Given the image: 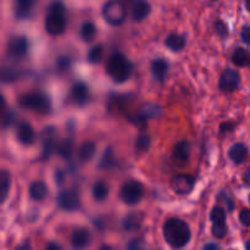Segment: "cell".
Returning a JSON list of instances; mask_svg holds the SVG:
<instances>
[{"label": "cell", "mask_w": 250, "mask_h": 250, "mask_svg": "<svg viewBox=\"0 0 250 250\" xmlns=\"http://www.w3.org/2000/svg\"><path fill=\"white\" fill-rule=\"evenodd\" d=\"M164 237L172 248H183L190 239L189 226L181 219H170L164 225Z\"/></svg>", "instance_id": "cell-1"}, {"label": "cell", "mask_w": 250, "mask_h": 250, "mask_svg": "<svg viewBox=\"0 0 250 250\" xmlns=\"http://www.w3.org/2000/svg\"><path fill=\"white\" fill-rule=\"evenodd\" d=\"M106 72L112 81L117 83H124L131 77L133 72V65L131 61L121 53H115L110 56L106 65Z\"/></svg>", "instance_id": "cell-2"}, {"label": "cell", "mask_w": 250, "mask_h": 250, "mask_svg": "<svg viewBox=\"0 0 250 250\" xmlns=\"http://www.w3.org/2000/svg\"><path fill=\"white\" fill-rule=\"evenodd\" d=\"M66 28V9L61 1L51 2L45 19V29L51 36L63 33Z\"/></svg>", "instance_id": "cell-3"}, {"label": "cell", "mask_w": 250, "mask_h": 250, "mask_svg": "<svg viewBox=\"0 0 250 250\" xmlns=\"http://www.w3.org/2000/svg\"><path fill=\"white\" fill-rule=\"evenodd\" d=\"M19 104L23 109L32 110L41 115H46L50 112L51 103L45 93L32 92L21 95L19 98Z\"/></svg>", "instance_id": "cell-4"}, {"label": "cell", "mask_w": 250, "mask_h": 250, "mask_svg": "<svg viewBox=\"0 0 250 250\" xmlns=\"http://www.w3.org/2000/svg\"><path fill=\"white\" fill-rule=\"evenodd\" d=\"M103 16L105 21L111 26H120L125 22L127 16V10L124 2L119 0H112L106 2L103 7Z\"/></svg>", "instance_id": "cell-5"}, {"label": "cell", "mask_w": 250, "mask_h": 250, "mask_svg": "<svg viewBox=\"0 0 250 250\" xmlns=\"http://www.w3.org/2000/svg\"><path fill=\"white\" fill-rule=\"evenodd\" d=\"M144 195V188L138 181H127L120 190V198L127 205H136L142 200Z\"/></svg>", "instance_id": "cell-6"}, {"label": "cell", "mask_w": 250, "mask_h": 250, "mask_svg": "<svg viewBox=\"0 0 250 250\" xmlns=\"http://www.w3.org/2000/svg\"><path fill=\"white\" fill-rule=\"evenodd\" d=\"M194 185L195 180L190 175H176L171 178V188L180 195L189 194Z\"/></svg>", "instance_id": "cell-7"}, {"label": "cell", "mask_w": 250, "mask_h": 250, "mask_svg": "<svg viewBox=\"0 0 250 250\" xmlns=\"http://www.w3.org/2000/svg\"><path fill=\"white\" fill-rule=\"evenodd\" d=\"M239 83H241L239 73L232 68H227L220 77L219 87L222 92H233L239 87Z\"/></svg>", "instance_id": "cell-8"}, {"label": "cell", "mask_w": 250, "mask_h": 250, "mask_svg": "<svg viewBox=\"0 0 250 250\" xmlns=\"http://www.w3.org/2000/svg\"><path fill=\"white\" fill-rule=\"evenodd\" d=\"M58 203L61 209L73 211V210L80 208V197H78V193L76 190H63L59 194Z\"/></svg>", "instance_id": "cell-9"}, {"label": "cell", "mask_w": 250, "mask_h": 250, "mask_svg": "<svg viewBox=\"0 0 250 250\" xmlns=\"http://www.w3.org/2000/svg\"><path fill=\"white\" fill-rule=\"evenodd\" d=\"M28 51V42L24 37H14L7 44V53L12 58H23Z\"/></svg>", "instance_id": "cell-10"}, {"label": "cell", "mask_w": 250, "mask_h": 250, "mask_svg": "<svg viewBox=\"0 0 250 250\" xmlns=\"http://www.w3.org/2000/svg\"><path fill=\"white\" fill-rule=\"evenodd\" d=\"M70 95L75 104L82 106V105L87 104L88 100H89V88L85 83L77 82L73 84Z\"/></svg>", "instance_id": "cell-11"}, {"label": "cell", "mask_w": 250, "mask_h": 250, "mask_svg": "<svg viewBox=\"0 0 250 250\" xmlns=\"http://www.w3.org/2000/svg\"><path fill=\"white\" fill-rule=\"evenodd\" d=\"M17 139L23 146H32L36 139V133H34L33 128L27 122H21L17 127Z\"/></svg>", "instance_id": "cell-12"}, {"label": "cell", "mask_w": 250, "mask_h": 250, "mask_svg": "<svg viewBox=\"0 0 250 250\" xmlns=\"http://www.w3.org/2000/svg\"><path fill=\"white\" fill-rule=\"evenodd\" d=\"M90 233L85 229H77L71 237V243L76 250H82L89 244Z\"/></svg>", "instance_id": "cell-13"}, {"label": "cell", "mask_w": 250, "mask_h": 250, "mask_svg": "<svg viewBox=\"0 0 250 250\" xmlns=\"http://www.w3.org/2000/svg\"><path fill=\"white\" fill-rule=\"evenodd\" d=\"M150 14V5L146 0H138L132 7V17L136 21H143Z\"/></svg>", "instance_id": "cell-14"}, {"label": "cell", "mask_w": 250, "mask_h": 250, "mask_svg": "<svg viewBox=\"0 0 250 250\" xmlns=\"http://www.w3.org/2000/svg\"><path fill=\"white\" fill-rule=\"evenodd\" d=\"M168 71V65L163 59H155L151 62V72L158 82H164Z\"/></svg>", "instance_id": "cell-15"}, {"label": "cell", "mask_w": 250, "mask_h": 250, "mask_svg": "<svg viewBox=\"0 0 250 250\" xmlns=\"http://www.w3.org/2000/svg\"><path fill=\"white\" fill-rule=\"evenodd\" d=\"M144 220V215L142 212H132L127 215L124 220V229L127 231H136L142 226V222Z\"/></svg>", "instance_id": "cell-16"}, {"label": "cell", "mask_w": 250, "mask_h": 250, "mask_svg": "<svg viewBox=\"0 0 250 250\" xmlns=\"http://www.w3.org/2000/svg\"><path fill=\"white\" fill-rule=\"evenodd\" d=\"M229 159L233 161L234 164H242L248 156V148L244 144L237 143L229 149Z\"/></svg>", "instance_id": "cell-17"}, {"label": "cell", "mask_w": 250, "mask_h": 250, "mask_svg": "<svg viewBox=\"0 0 250 250\" xmlns=\"http://www.w3.org/2000/svg\"><path fill=\"white\" fill-rule=\"evenodd\" d=\"M11 187V176L9 171L0 170V204L6 200Z\"/></svg>", "instance_id": "cell-18"}, {"label": "cell", "mask_w": 250, "mask_h": 250, "mask_svg": "<svg viewBox=\"0 0 250 250\" xmlns=\"http://www.w3.org/2000/svg\"><path fill=\"white\" fill-rule=\"evenodd\" d=\"M29 195L32 199L37 200V202L44 200L48 195V187L45 186V183L41 182V181L33 182L29 187Z\"/></svg>", "instance_id": "cell-19"}, {"label": "cell", "mask_w": 250, "mask_h": 250, "mask_svg": "<svg viewBox=\"0 0 250 250\" xmlns=\"http://www.w3.org/2000/svg\"><path fill=\"white\" fill-rule=\"evenodd\" d=\"M190 155V146L187 141H181L173 149V156L181 163H186Z\"/></svg>", "instance_id": "cell-20"}, {"label": "cell", "mask_w": 250, "mask_h": 250, "mask_svg": "<svg viewBox=\"0 0 250 250\" xmlns=\"http://www.w3.org/2000/svg\"><path fill=\"white\" fill-rule=\"evenodd\" d=\"M54 132H55V129H54L53 127H49V128L45 129L46 137H44L43 142V154L45 158H49L56 148V142L53 137Z\"/></svg>", "instance_id": "cell-21"}, {"label": "cell", "mask_w": 250, "mask_h": 250, "mask_svg": "<svg viewBox=\"0 0 250 250\" xmlns=\"http://www.w3.org/2000/svg\"><path fill=\"white\" fill-rule=\"evenodd\" d=\"M166 46H167L170 50L172 51H180L185 48L186 45V38L181 34L177 33H172L166 38L165 41Z\"/></svg>", "instance_id": "cell-22"}, {"label": "cell", "mask_w": 250, "mask_h": 250, "mask_svg": "<svg viewBox=\"0 0 250 250\" xmlns=\"http://www.w3.org/2000/svg\"><path fill=\"white\" fill-rule=\"evenodd\" d=\"M92 194L93 198H94L97 202H104L107 198V195H109V187H107V185L104 181H98V182L93 186Z\"/></svg>", "instance_id": "cell-23"}, {"label": "cell", "mask_w": 250, "mask_h": 250, "mask_svg": "<svg viewBox=\"0 0 250 250\" xmlns=\"http://www.w3.org/2000/svg\"><path fill=\"white\" fill-rule=\"evenodd\" d=\"M95 144L93 142H84V143L81 146L80 151H78V156H80V160L83 163H87L90 159L94 156L95 154Z\"/></svg>", "instance_id": "cell-24"}, {"label": "cell", "mask_w": 250, "mask_h": 250, "mask_svg": "<svg viewBox=\"0 0 250 250\" xmlns=\"http://www.w3.org/2000/svg\"><path fill=\"white\" fill-rule=\"evenodd\" d=\"M55 150L58 151L59 155L63 159H70L73 153V142L72 139H63L60 143L56 144Z\"/></svg>", "instance_id": "cell-25"}, {"label": "cell", "mask_w": 250, "mask_h": 250, "mask_svg": "<svg viewBox=\"0 0 250 250\" xmlns=\"http://www.w3.org/2000/svg\"><path fill=\"white\" fill-rule=\"evenodd\" d=\"M32 9H33V4H28L21 0H16L15 2V14L19 19H28L32 14Z\"/></svg>", "instance_id": "cell-26"}, {"label": "cell", "mask_w": 250, "mask_h": 250, "mask_svg": "<svg viewBox=\"0 0 250 250\" xmlns=\"http://www.w3.org/2000/svg\"><path fill=\"white\" fill-rule=\"evenodd\" d=\"M249 53L243 48H237L232 54V61L234 65L239 67H244L247 63H249Z\"/></svg>", "instance_id": "cell-27"}, {"label": "cell", "mask_w": 250, "mask_h": 250, "mask_svg": "<svg viewBox=\"0 0 250 250\" xmlns=\"http://www.w3.org/2000/svg\"><path fill=\"white\" fill-rule=\"evenodd\" d=\"M97 34V27L92 22H85L81 27V38L84 42H92Z\"/></svg>", "instance_id": "cell-28"}, {"label": "cell", "mask_w": 250, "mask_h": 250, "mask_svg": "<svg viewBox=\"0 0 250 250\" xmlns=\"http://www.w3.org/2000/svg\"><path fill=\"white\" fill-rule=\"evenodd\" d=\"M161 112V109L158 106V105H146V106L142 107L141 112H139L137 116L139 117V119H142L143 121H146V119H148V117H154V116H159Z\"/></svg>", "instance_id": "cell-29"}, {"label": "cell", "mask_w": 250, "mask_h": 250, "mask_svg": "<svg viewBox=\"0 0 250 250\" xmlns=\"http://www.w3.org/2000/svg\"><path fill=\"white\" fill-rule=\"evenodd\" d=\"M150 146V138L146 134H141L136 142V150L138 153H144Z\"/></svg>", "instance_id": "cell-30"}, {"label": "cell", "mask_w": 250, "mask_h": 250, "mask_svg": "<svg viewBox=\"0 0 250 250\" xmlns=\"http://www.w3.org/2000/svg\"><path fill=\"white\" fill-rule=\"evenodd\" d=\"M211 221L212 224H224V222H226V212L222 208L216 207L212 209Z\"/></svg>", "instance_id": "cell-31"}, {"label": "cell", "mask_w": 250, "mask_h": 250, "mask_svg": "<svg viewBox=\"0 0 250 250\" xmlns=\"http://www.w3.org/2000/svg\"><path fill=\"white\" fill-rule=\"evenodd\" d=\"M103 54H104V50H103L102 46H94V48L89 51V54H88V60L92 63H98L103 59Z\"/></svg>", "instance_id": "cell-32"}, {"label": "cell", "mask_w": 250, "mask_h": 250, "mask_svg": "<svg viewBox=\"0 0 250 250\" xmlns=\"http://www.w3.org/2000/svg\"><path fill=\"white\" fill-rule=\"evenodd\" d=\"M212 234H214L216 238H224L227 234V226L226 222L224 224H212Z\"/></svg>", "instance_id": "cell-33"}, {"label": "cell", "mask_w": 250, "mask_h": 250, "mask_svg": "<svg viewBox=\"0 0 250 250\" xmlns=\"http://www.w3.org/2000/svg\"><path fill=\"white\" fill-rule=\"evenodd\" d=\"M115 165L114 155H112L111 149H107L104 153V156H103V160L100 161V167H111V166Z\"/></svg>", "instance_id": "cell-34"}, {"label": "cell", "mask_w": 250, "mask_h": 250, "mask_svg": "<svg viewBox=\"0 0 250 250\" xmlns=\"http://www.w3.org/2000/svg\"><path fill=\"white\" fill-rule=\"evenodd\" d=\"M239 220H241V222L244 225V226L250 227V210L248 209L242 210L241 214H239Z\"/></svg>", "instance_id": "cell-35"}, {"label": "cell", "mask_w": 250, "mask_h": 250, "mask_svg": "<svg viewBox=\"0 0 250 250\" xmlns=\"http://www.w3.org/2000/svg\"><path fill=\"white\" fill-rule=\"evenodd\" d=\"M216 29H217V32H219V34L221 37H226L227 34H229V29H227V26L224 23V22H221V21L217 22Z\"/></svg>", "instance_id": "cell-36"}, {"label": "cell", "mask_w": 250, "mask_h": 250, "mask_svg": "<svg viewBox=\"0 0 250 250\" xmlns=\"http://www.w3.org/2000/svg\"><path fill=\"white\" fill-rule=\"evenodd\" d=\"M127 250H142V243L138 239H134L127 247Z\"/></svg>", "instance_id": "cell-37"}, {"label": "cell", "mask_w": 250, "mask_h": 250, "mask_svg": "<svg viewBox=\"0 0 250 250\" xmlns=\"http://www.w3.org/2000/svg\"><path fill=\"white\" fill-rule=\"evenodd\" d=\"M5 111H6V102H5L4 97L0 93V119L5 115Z\"/></svg>", "instance_id": "cell-38"}, {"label": "cell", "mask_w": 250, "mask_h": 250, "mask_svg": "<svg viewBox=\"0 0 250 250\" xmlns=\"http://www.w3.org/2000/svg\"><path fill=\"white\" fill-rule=\"evenodd\" d=\"M242 38H243V41L246 42V43L250 44V28L249 27H246V28L243 29V32H242Z\"/></svg>", "instance_id": "cell-39"}, {"label": "cell", "mask_w": 250, "mask_h": 250, "mask_svg": "<svg viewBox=\"0 0 250 250\" xmlns=\"http://www.w3.org/2000/svg\"><path fill=\"white\" fill-rule=\"evenodd\" d=\"M232 128H233V125H232V124H222L221 128H220V129H221V132L224 133L225 131H231Z\"/></svg>", "instance_id": "cell-40"}, {"label": "cell", "mask_w": 250, "mask_h": 250, "mask_svg": "<svg viewBox=\"0 0 250 250\" xmlns=\"http://www.w3.org/2000/svg\"><path fill=\"white\" fill-rule=\"evenodd\" d=\"M46 250H61L60 246L56 243H49L48 247H46Z\"/></svg>", "instance_id": "cell-41"}, {"label": "cell", "mask_w": 250, "mask_h": 250, "mask_svg": "<svg viewBox=\"0 0 250 250\" xmlns=\"http://www.w3.org/2000/svg\"><path fill=\"white\" fill-rule=\"evenodd\" d=\"M244 182H246L247 185L250 186V170L247 171L246 175H244Z\"/></svg>", "instance_id": "cell-42"}, {"label": "cell", "mask_w": 250, "mask_h": 250, "mask_svg": "<svg viewBox=\"0 0 250 250\" xmlns=\"http://www.w3.org/2000/svg\"><path fill=\"white\" fill-rule=\"evenodd\" d=\"M55 178H56V181L59 182V185H61V182H62V172H60V171H59V172L56 173Z\"/></svg>", "instance_id": "cell-43"}, {"label": "cell", "mask_w": 250, "mask_h": 250, "mask_svg": "<svg viewBox=\"0 0 250 250\" xmlns=\"http://www.w3.org/2000/svg\"><path fill=\"white\" fill-rule=\"evenodd\" d=\"M16 250H32V249L28 244H22V246H20Z\"/></svg>", "instance_id": "cell-44"}, {"label": "cell", "mask_w": 250, "mask_h": 250, "mask_svg": "<svg viewBox=\"0 0 250 250\" xmlns=\"http://www.w3.org/2000/svg\"><path fill=\"white\" fill-rule=\"evenodd\" d=\"M205 250H217V246H215V244H208L205 247Z\"/></svg>", "instance_id": "cell-45"}, {"label": "cell", "mask_w": 250, "mask_h": 250, "mask_svg": "<svg viewBox=\"0 0 250 250\" xmlns=\"http://www.w3.org/2000/svg\"><path fill=\"white\" fill-rule=\"evenodd\" d=\"M99 250H112L111 247H107V246H103L102 248H100Z\"/></svg>", "instance_id": "cell-46"}, {"label": "cell", "mask_w": 250, "mask_h": 250, "mask_svg": "<svg viewBox=\"0 0 250 250\" xmlns=\"http://www.w3.org/2000/svg\"><path fill=\"white\" fill-rule=\"evenodd\" d=\"M246 6H247V9L250 11V0H246Z\"/></svg>", "instance_id": "cell-47"}, {"label": "cell", "mask_w": 250, "mask_h": 250, "mask_svg": "<svg viewBox=\"0 0 250 250\" xmlns=\"http://www.w3.org/2000/svg\"><path fill=\"white\" fill-rule=\"evenodd\" d=\"M21 1H24V2H28V4H33L36 0H21Z\"/></svg>", "instance_id": "cell-48"}, {"label": "cell", "mask_w": 250, "mask_h": 250, "mask_svg": "<svg viewBox=\"0 0 250 250\" xmlns=\"http://www.w3.org/2000/svg\"><path fill=\"white\" fill-rule=\"evenodd\" d=\"M247 250H250V241L247 243Z\"/></svg>", "instance_id": "cell-49"}, {"label": "cell", "mask_w": 250, "mask_h": 250, "mask_svg": "<svg viewBox=\"0 0 250 250\" xmlns=\"http://www.w3.org/2000/svg\"><path fill=\"white\" fill-rule=\"evenodd\" d=\"M249 65H250V59H249Z\"/></svg>", "instance_id": "cell-50"}]
</instances>
